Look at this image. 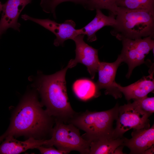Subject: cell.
Masks as SVG:
<instances>
[{
    "mask_svg": "<svg viewBox=\"0 0 154 154\" xmlns=\"http://www.w3.org/2000/svg\"><path fill=\"white\" fill-rule=\"evenodd\" d=\"M42 105L35 94L26 96L14 113L8 130L0 137V143L9 136L42 135L51 132L53 117Z\"/></svg>",
    "mask_w": 154,
    "mask_h": 154,
    "instance_id": "cell-1",
    "label": "cell"
},
{
    "mask_svg": "<svg viewBox=\"0 0 154 154\" xmlns=\"http://www.w3.org/2000/svg\"><path fill=\"white\" fill-rule=\"evenodd\" d=\"M66 66L51 75H44L39 81V90L46 110L54 120L68 123L76 112L72 108L67 94L65 76L69 68Z\"/></svg>",
    "mask_w": 154,
    "mask_h": 154,
    "instance_id": "cell-2",
    "label": "cell"
},
{
    "mask_svg": "<svg viewBox=\"0 0 154 154\" xmlns=\"http://www.w3.org/2000/svg\"><path fill=\"white\" fill-rule=\"evenodd\" d=\"M116 15L110 33L119 40L154 37V11L118 7Z\"/></svg>",
    "mask_w": 154,
    "mask_h": 154,
    "instance_id": "cell-3",
    "label": "cell"
},
{
    "mask_svg": "<svg viewBox=\"0 0 154 154\" xmlns=\"http://www.w3.org/2000/svg\"><path fill=\"white\" fill-rule=\"evenodd\" d=\"M119 106L117 104L114 108L106 111L92 112L87 110L83 112H76L68 123L84 131L85 133L82 136L90 142L114 137L113 125L118 118Z\"/></svg>",
    "mask_w": 154,
    "mask_h": 154,
    "instance_id": "cell-4",
    "label": "cell"
},
{
    "mask_svg": "<svg viewBox=\"0 0 154 154\" xmlns=\"http://www.w3.org/2000/svg\"><path fill=\"white\" fill-rule=\"evenodd\" d=\"M55 125L51 131V137L46 139L45 147H56L66 154L73 151L81 154H90V142L81 135L79 129L71 123L55 120Z\"/></svg>",
    "mask_w": 154,
    "mask_h": 154,
    "instance_id": "cell-5",
    "label": "cell"
},
{
    "mask_svg": "<svg viewBox=\"0 0 154 154\" xmlns=\"http://www.w3.org/2000/svg\"><path fill=\"white\" fill-rule=\"evenodd\" d=\"M151 114L141 110L133 102L119 106V114L114 129L113 136L122 137L129 129H148L150 127L149 118Z\"/></svg>",
    "mask_w": 154,
    "mask_h": 154,
    "instance_id": "cell-6",
    "label": "cell"
},
{
    "mask_svg": "<svg viewBox=\"0 0 154 154\" xmlns=\"http://www.w3.org/2000/svg\"><path fill=\"white\" fill-rule=\"evenodd\" d=\"M153 37L149 36L135 40L124 39L121 40L123 47L119 56L123 62L128 65V70L126 76L127 78L135 67L144 63L146 56L153 49Z\"/></svg>",
    "mask_w": 154,
    "mask_h": 154,
    "instance_id": "cell-7",
    "label": "cell"
},
{
    "mask_svg": "<svg viewBox=\"0 0 154 154\" xmlns=\"http://www.w3.org/2000/svg\"><path fill=\"white\" fill-rule=\"evenodd\" d=\"M21 18L25 20L33 21L53 33L56 36L54 44L56 46L63 45L67 40H72L78 35V29H75L76 23L72 20H67L63 23H58L49 19H37L26 14L22 15Z\"/></svg>",
    "mask_w": 154,
    "mask_h": 154,
    "instance_id": "cell-8",
    "label": "cell"
},
{
    "mask_svg": "<svg viewBox=\"0 0 154 154\" xmlns=\"http://www.w3.org/2000/svg\"><path fill=\"white\" fill-rule=\"evenodd\" d=\"M85 35H79L73 39L76 44V56L70 60L72 67L78 63L85 66L92 79L94 78L100 62L98 56V50L89 45L84 41Z\"/></svg>",
    "mask_w": 154,
    "mask_h": 154,
    "instance_id": "cell-9",
    "label": "cell"
},
{
    "mask_svg": "<svg viewBox=\"0 0 154 154\" xmlns=\"http://www.w3.org/2000/svg\"><path fill=\"white\" fill-rule=\"evenodd\" d=\"M123 62L119 55L114 62H100L98 68V78L96 84L98 89L99 90L105 89L106 95H111L116 99L121 98L122 96V93L116 86V82L115 78L118 68Z\"/></svg>",
    "mask_w": 154,
    "mask_h": 154,
    "instance_id": "cell-10",
    "label": "cell"
},
{
    "mask_svg": "<svg viewBox=\"0 0 154 154\" xmlns=\"http://www.w3.org/2000/svg\"><path fill=\"white\" fill-rule=\"evenodd\" d=\"M32 0H7L3 4L0 20V36L9 28L20 31L19 16L23 10Z\"/></svg>",
    "mask_w": 154,
    "mask_h": 154,
    "instance_id": "cell-11",
    "label": "cell"
},
{
    "mask_svg": "<svg viewBox=\"0 0 154 154\" xmlns=\"http://www.w3.org/2000/svg\"><path fill=\"white\" fill-rule=\"evenodd\" d=\"M132 137H125L123 145L128 147L130 154H144L145 151L154 145V124L151 128L133 129Z\"/></svg>",
    "mask_w": 154,
    "mask_h": 154,
    "instance_id": "cell-12",
    "label": "cell"
},
{
    "mask_svg": "<svg viewBox=\"0 0 154 154\" xmlns=\"http://www.w3.org/2000/svg\"><path fill=\"white\" fill-rule=\"evenodd\" d=\"M154 70L150 71L149 75L144 76L136 82L128 86L123 87L116 83V86L124 95L125 99H140L146 96L154 89Z\"/></svg>",
    "mask_w": 154,
    "mask_h": 154,
    "instance_id": "cell-13",
    "label": "cell"
},
{
    "mask_svg": "<svg viewBox=\"0 0 154 154\" xmlns=\"http://www.w3.org/2000/svg\"><path fill=\"white\" fill-rule=\"evenodd\" d=\"M116 23L115 15L110 13L108 16L104 14L100 9L96 10V15L93 20L83 28L78 29V35L87 36V40L92 42L96 41V32L104 27L112 26Z\"/></svg>",
    "mask_w": 154,
    "mask_h": 154,
    "instance_id": "cell-14",
    "label": "cell"
},
{
    "mask_svg": "<svg viewBox=\"0 0 154 154\" xmlns=\"http://www.w3.org/2000/svg\"><path fill=\"white\" fill-rule=\"evenodd\" d=\"M14 136H9L0 145V154H18L29 149L37 148L38 147L45 145L46 139H36L33 137L24 141L17 140Z\"/></svg>",
    "mask_w": 154,
    "mask_h": 154,
    "instance_id": "cell-15",
    "label": "cell"
},
{
    "mask_svg": "<svg viewBox=\"0 0 154 154\" xmlns=\"http://www.w3.org/2000/svg\"><path fill=\"white\" fill-rule=\"evenodd\" d=\"M72 88L77 97L83 101L97 98L100 94L96 84L86 78L76 80L73 84Z\"/></svg>",
    "mask_w": 154,
    "mask_h": 154,
    "instance_id": "cell-16",
    "label": "cell"
},
{
    "mask_svg": "<svg viewBox=\"0 0 154 154\" xmlns=\"http://www.w3.org/2000/svg\"><path fill=\"white\" fill-rule=\"evenodd\" d=\"M125 137L103 138L91 141L90 154H114L116 148L123 145Z\"/></svg>",
    "mask_w": 154,
    "mask_h": 154,
    "instance_id": "cell-17",
    "label": "cell"
},
{
    "mask_svg": "<svg viewBox=\"0 0 154 154\" xmlns=\"http://www.w3.org/2000/svg\"><path fill=\"white\" fill-rule=\"evenodd\" d=\"M117 6L132 9L154 11V0H116Z\"/></svg>",
    "mask_w": 154,
    "mask_h": 154,
    "instance_id": "cell-18",
    "label": "cell"
},
{
    "mask_svg": "<svg viewBox=\"0 0 154 154\" xmlns=\"http://www.w3.org/2000/svg\"><path fill=\"white\" fill-rule=\"evenodd\" d=\"M116 0H88L85 8L92 11L98 9H106L110 13L116 15L118 7L116 3Z\"/></svg>",
    "mask_w": 154,
    "mask_h": 154,
    "instance_id": "cell-19",
    "label": "cell"
},
{
    "mask_svg": "<svg viewBox=\"0 0 154 154\" xmlns=\"http://www.w3.org/2000/svg\"><path fill=\"white\" fill-rule=\"evenodd\" d=\"M88 0H42L40 5L43 10L47 13H51L54 18H56L55 9L58 5L64 2L70 1L75 3L80 4L85 8Z\"/></svg>",
    "mask_w": 154,
    "mask_h": 154,
    "instance_id": "cell-20",
    "label": "cell"
},
{
    "mask_svg": "<svg viewBox=\"0 0 154 154\" xmlns=\"http://www.w3.org/2000/svg\"><path fill=\"white\" fill-rule=\"evenodd\" d=\"M137 105L142 111L151 114L154 112V97H148L133 100Z\"/></svg>",
    "mask_w": 154,
    "mask_h": 154,
    "instance_id": "cell-21",
    "label": "cell"
},
{
    "mask_svg": "<svg viewBox=\"0 0 154 154\" xmlns=\"http://www.w3.org/2000/svg\"><path fill=\"white\" fill-rule=\"evenodd\" d=\"M38 149L41 153L42 154H66L63 151L58 149H56L52 147H44L42 146L38 147Z\"/></svg>",
    "mask_w": 154,
    "mask_h": 154,
    "instance_id": "cell-22",
    "label": "cell"
},
{
    "mask_svg": "<svg viewBox=\"0 0 154 154\" xmlns=\"http://www.w3.org/2000/svg\"><path fill=\"white\" fill-rule=\"evenodd\" d=\"M124 146L122 145H120L117 147L114 152V154H124L123 152V149Z\"/></svg>",
    "mask_w": 154,
    "mask_h": 154,
    "instance_id": "cell-23",
    "label": "cell"
},
{
    "mask_svg": "<svg viewBox=\"0 0 154 154\" xmlns=\"http://www.w3.org/2000/svg\"><path fill=\"white\" fill-rule=\"evenodd\" d=\"M154 145L145 151L144 154H154Z\"/></svg>",
    "mask_w": 154,
    "mask_h": 154,
    "instance_id": "cell-24",
    "label": "cell"
},
{
    "mask_svg": "<svg viewBox=\"0 0 154 154\" xmlns=\"http://www.w3.org/2000/svg\"><path fill=\"white\" fill-rule=\"evenodd\" d=\"M3 7V4H2L1 2L0 1V12L2 11Z\"/></svg>",
    "mask_w": 154,
    "mask_h": 154,
    "instance_id": "cell-25",
    "label": "cell"
}]
</instances>
